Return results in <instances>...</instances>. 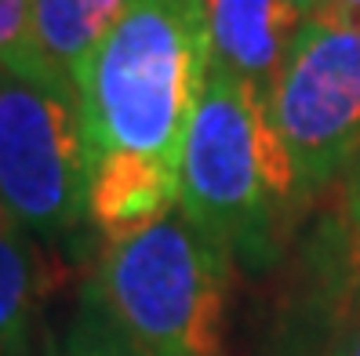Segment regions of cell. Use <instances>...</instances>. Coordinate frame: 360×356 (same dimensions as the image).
<instances>
[{"instance_id":"8fae6325","label":"cell","mask_w":360,"mask_h":356,"mask_svg":"<svg viewBox=\"0 0 360 356\" xmlns=\"http://www.w3.org/2000/svg\"><path fill=\"white\" fill-rule=\"evenodd\" d=\"M328 356H360V312L349 320V327L335 338V345H331Z\"/></svg>"},{"instance_id":"ba28073f","label":"cell","mask_w":360,"mask_h":356,"mask_svg":"<svg viewBox=\"0 0 360 356\" xmlns=\"http://www.w3.org/2000/svg\"><path fill=\"white\" fill-rule=\"evenodd\" d=\"M128 4L131 0H33V37L40 58L77 88L88 58Z\"/></svg>"},{"instance_id":"7a4b0ae2","label":"cell","mask_w":360,"mask_h":356,"mask_svg":"<svg viewBox=\"0 0 360 356\" xmlns=\"http://www.w3.org/2000/svg\"><path fill=\"white\" fill-rule=\"evenodd\" d=\"M179 207L244 269H266L277 258L281 222L295 207L266 95L215 66L186 135Z\"/></svg>"},{"instance_id":"6da1fadb","label":"cell","mask_w":360,"mask_h":356,"mask_svg":"<svg viewBox=\"0 0 360 356\" xmlns=\"http://www.w3.org/2000/svg\"><path fill=\"white\" fill-rule=\"evenodd\" d=\"M211 73L200 0H131L80 80L88 218L102 240L179 207V167Z\"/></svg>"},{"instance_id":"7c38bea8","label":"cell","mask_w":360,"mask_h":356,"mask_svg":"<svg viewBox=\"0 0 360 356\" xmlns=\"http://www.w3.org/2000/svg\"><path fill=\"white\" fill-rule=\"evenodd\" d=\"M349 185H346V197H349V215H353V222H356V229H360V150H356V157H353V164H349Z\"/></svg>"},{"instance_id":"3957f363","label":"cell","mask_w":360,"mask_h":356,"mask_svg":"<svg viewBox=\"0 0 360 356\" xmlns=\"http://www.w3.org/2000/svg\"><path fill=\"white\" fill-rule=\"evenodd\" d=\"M229 255L182 215L105 240L95 291L150 356H222Z\"/></svg>"},{"instance_id":"9a60e30c","label":"cell","mask_w":360,"mask_h":356,"mask_svg":"<svg viewBox=\"0 0 360 356\" xmlns=\"http://www.w3.org/2000/svg\"><path fill=\"white\" fill-rule=\"evenodd\" d=\"M0 225H8V222H4V215H0Z\"/></svg>"},{"instance_id":"8992f818","label":"cell","mask_w":360,"mask_h":356,"mask_svg":"<svg viewBox=\"0 0 360 356\" xmlns=\"http://www.w3.org/2000/svg\"><path fill=\"white\" fill-rule=\"evenodd\" d=\"M200 8L211 66L255 84L266 95L306 15L291 0H200Z\"/></svg>"},{"instance_id":"4fadbf2b","label":"cell","mask_w":360,"mask_h":356,"mask_svg":"<svg viewBox=\"0 0 360 356\" xmlns=\"http://www.w3.org/2000/svg\"><path fill=\"white\" fill-rule=\"evenodd\" d=\"M321 8L331 11V15H342V18H353V22H360V0H324Z\"/></svg>"},{"instance_id":"9c48e42d","label":"cell","mask_w":360,"mask_h":356,"mask_svg":"<svg viewBox=\"0 0 360 356\" xmlns=\"http://www.w3.org/2000/svg\"><path fill=\"white\" fill-rule=\"evenodd\" d=\"M40 356H150V352L128 338V331L113 320V312L105 309L102 295L88 280L80 287V298L66 327L44 342Z\"/></svg>"},{"instance_id":"30bf717a","label":"cell","mask_w":360,"mask_h":356,"mask_svg":"<svg viewBox=\"0 0 360 356\" xmlns=\"http://www.w3.org/2000/svg\"><path fill=\"white\" fill-rule=\"evenodd\" d=\"M0 70L55 73L37 51L33 0H0ZM58 77V73H55Z\"/></svg>"},{"instance_id":"277c9868","label":"cell","mask_w":360,"mask_h":356,"mask_svg":"<svg viewBox=\"0 0 360 356\" xmlns=\"http://www.w3.org/2000/svg\"><path fill=\"white\" fill-rule=\"evenodd\" d=\"M0 215L44 251L95 233L80 98L55 73L0 70Z\"/></svg>"},{"instance_id":"5b68a950","label":"cell","mask_w":360,"mask_h":356,"mask_svg":"<svg viewBox=\"0 0 360 356\" xmlns=\"http://www.w3.org/2000/svg\"><path fill=\"white\" fill-rule=\"evenodd\" d=\"M266 113L295 204L346 175L360 150V22L324 8L306 15L266 91Z\"/></svg>"},{"instance_id":"52a82bcc","label":"cell","mask_w":360,"mask_h":356,"mask_svg":"<svg viewBox=\"0 0 360 356\" xmlns=\"http://www.w3.org/2000/svg\"><path fill=\"white\" fill-rule=\"evenodd\" d=\"M51 291L44 247L0 225V356H40V317Z\"/></svg>"},{"instance_id":"5bb4252c","label":"cell","mask_w":360,"mask_h":356,"mask_svg":"<svg viewBox=\"0 0 360 356\" xmlns=\"http://www.w3.org/2000/svg\"><path fill=\"white\" fill-rule=\"evenodd\" d=\"M291 4L299 8L302 15H313V11H321V4H324V0H291Z\"/></svg>"}]
</instances>
